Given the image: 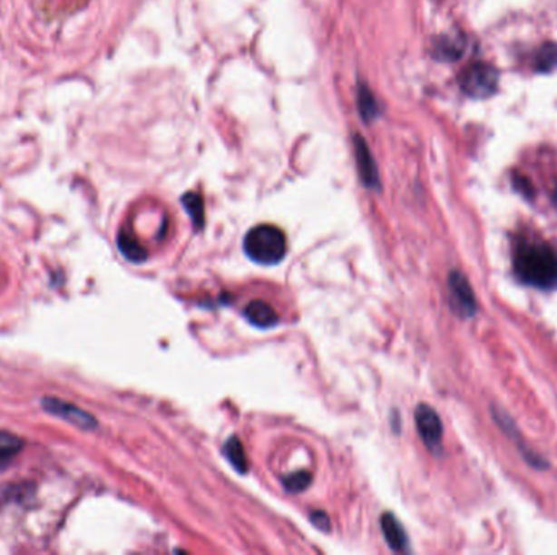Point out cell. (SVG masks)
I'll return each mask as SVG.
<instances>
[{
  "label": "cell",
  "mask_w": 557,
  "mask_h": 555,
  "mask_svg": "<svg viewBox=\"0 0 557 555\" xmlns=\"http://www.w3.org/2000/svg\"><path fill=\"white\" fill-rule=\"evenodd\" d=\"M382 531L385 540L388 542L393 550H406L407 548V536L403 526L399 523L398 520L391 513H385L382 516Z\"/></svg>",
  "instance_id": "obj_9"
},
{
  "label": "cell",
  "mask_w": 557,
  "mask_h": 555,
  "mask_svg": "<svg viewBox=\"0 0 557 555\" xmlns=\"http://www.w3.org/2000/svg\"><path fill=\"white\" fill-rule=\"evenodd\" d=\"M358 108L362 116L366 121L374 120L375 116L378 114V106L375 103L374 95L372 92H368L366 88H360V93H358Z\"/></svg>",
  "instance_id": "obj_17"
},
{
  "label": "cell",
  "mask_w": 557,
  "mask_h": 555,
  "mask_svg": "<svg viewBox=\"0 0 557 555\" xmlns=\"http://www.w3.org/2000/svg\"><path fill=\"white\" fill-rule=\"evenodd\" d=\"M556 206H557V190H556Z\"/></svg>",
  "instance_id": "obj_19"
},
{
  "label": "cell",
  "mask_w": 557,
  "mask_h": 555,
  "mask_svg": "<svg viewBox=\"0 0 557 555\" xmlns=\"http://www.w3.org/2000/svg\"><path fill=\"white\" fill-rule=\"evenodd\" d=\"M557 65V46L552 43L542 44L534 57L536 71L551 72Z\"/></svg>",
  "instance_id": "obj_13"
},
{
  "label": "cell",
  "mask_w": 557,
  "mask_h": 555,
  "mask_svg": "<svg viewBox=\"0 0 557 555\" xmlns=\"http://www.w3.org/2000/svg\"><path fill=\"white\" fill-rule=\"evenodd\" d=\"M464 41L462 38H445L437 44V56L444 61H454L462 57Z\"/></svg>",
  "instance_id": "obj_15"
},
{
  "label": "cell",
  "mask_w": 557,
  "mask_h": 555,
  "mask_svg": "<svg viewBox=\"0 0 557 555\" xmlns=\"http://www.w3.org/2000/svg\"><path fill=\"white\" fill-rule=\"evenodd\" d=\"M225 456L227 460L230 461L231 466L237 469L241 474H247L248 472V458L247 453H245V446L239 442L237 436H231L230 440L225 443Z\"/></svg>",
  "instance_id": "obj_11"
},
{
  "label": "cell",
  "mask_w": 557,
  "mask_h": 555,
  "mask_svg": "<svg viewBox=\"0 0 557 555\" xmlns=\"http://www.w3.org/2000/svg\"><path fill=\"white\" fill-rule=\"evenodd\" d=\"M513 266L518 278L528 286L550 290L557 286V251L542 241H522Z\"/></svg>",
  "instance_id": "obj_1"
},
{
  "label": "cell",
  "mask_w": 557,
  "mask_h": 555,
  "mask_svg": "<svg viewBox=\"0 0 557 555\" xmlns=\"http://www.w3.org/2000/svg\"><path fill=\"white\" fill-rule=\"evenodd\" d=\"M499 83V73L493 65L484 63H471L460 75V87L466 95L476 100L493 95Z\"/></svg>",
  "instance_id": "obj_3"
},
{
  "label": "cell",
  "mask_w": 557,
  "mask_h": 555,
  "mask_svg": "<svg viewBox=\"0 0 557 555\" xmlns=\"http://www.w3.org/2000/svg\"><path fill=\"white\" fill-rule=\"evenodd\" d=\"M183 206L186 212L191 217L194 227L202 229L204 227V202H202V198L198 194L190 192L183 198Z\"/></svg>",
  "instance_id": "obj_14"
},
{
  "label": "cell",
  "mask_w": 557,
  "mask_h": 555,
  "mask_svg": "<svg viewBox=\"0 0 557 555\" xmlns=\"http://www.w3.org/2000/svg\"><path fill=\"white\" fill-rule=\"evenodd\" d=\"M43 407L49 414L57 415V417H61L64 421L71 422V424H73L75 427H80V429L90 430L96 427V421L90 414L82 411L77 405L59 401L56 397H46L43 401Z\"/></svg>",
  "instance_id": "obj_6"
},
{
  "label": "cell",
  "mask_w": 557,
  "mask_h": 555,
  "mask_svg": "<svg viewBox=\"0 0 557 555\" xmlns=\"http://www.w3.org/2000/svg\"><path fill=\"white\" fill-rule=\"evenodd\" d=\"M415 425L424 443L427 444L430 450H438L442 444L444 427L438 414L430 405L421 404L415 409Z\"/></svg>",
  "instance_id": "obj_5"
},
{
  "label": "cell",
  "mask_w": 557,
  "mask_h": 555,
  "mask_svg": "<svg viewBox=\"0 0 557 555\" xmlns=\"http://www.w3.org/2000/svg\"><path fill=\"white\" fill-rule=\"evenodd\" d=\"M118 243H120L121 253L124 254L129 261L142 262L147 258L145 249L141 247V243L131 233L121 231Z\"/></svg>",
  "instance_id": "obj_12"
},
{
  "label": "cell",
  "mask_w": 557,
  "mask_h": 555,
  "mask_svg": "<svg viewBox=\"0 0 557 555\" xmlns=\"http://www.w3.org/2000/svg\"><path fill=\"white\" fill-rule=\"evenodd\" d=\"M245 317L251 325L261 327V329H269L278 323V313L274 311L269 303L263 302V300L248 303L245 308Z\"/></svg>",
  "instance_id": "obj_8"
},
{
  "label": "cell",
  "mask_w": 557,
  "mask_h": 555,
  "mask_svg": "<svg viewBox=\"0 0 557 555\" xmlns=\"http://www.w3.org/2000/svg\"><path fill=\"white\" fill-rule=\"evenodd\" d=\"M24 442L20 436L14 435L5 430H0V469L7 468L15 460L16 454L22 452Z\"/></svg>",
  "instance_id": "obj_10"
},
{
  "label": "cell",
  "mask_w": 557,
  "mask_h": 555,
  "mask_svg": "<svg viewBox=\"0 0 557 555\" xmlns=\"http://www.w3.org/2000/svg\"><path fill=\"white\" fill-rule=\"evenodd\" d=\"M243 248L249 259L263 266H274L286 258V233L274 225H258L248 231Z\"/></svg>",
  "instance_id": "obj_2"
},
{
  "label": "cell",
  "mask_w": 557,
  "mask_h": 555,
  "mask_svg": "<svg viewBox=\"0 0 557 555\" xmlns=\"http://www.w3.org/2000/svg\"><path fill=\"white\" fill-rule=\"evenodd\" d=\"M448 292H450V305L456 315L462 317H471L476 313L478 309L476 297H474L468 278H464V274H462L460 270L450 272Z\"/></svg>",
  "instance_id": "obj_4"
},
{
  "label": "cell",
  "mask_w": 557,
  "mask_h": 555,
  "mask_svg": "<svg viewBox=\"0 0 557 555\" xmlns=\"http://www.w3.org/2000/svg\"><path fill=\"white\" fill-rule=\"evenodd\" d=\"M311 481H313L311 472H308V471H297V472H292V474L284 477L282 484H284L288 492L298 493L307 491L311 485Z\"/></svg>",
  "instance_id": "obj_16"
},
{
  "label": "cell",
  "mask_w": 557,
  "mask_h": 555,
  "mask_svg": "<svg viewBox=\"0 0 557 555\" xmlns=\"http://www.w3.org/2000/svg\"><path fill=\"white\" fill-rule=\"evenodd\" d=\"M354 151H356L358 175H360L362 183L366 184V188L378 190L380 188V178H378L374 157H372V153L368 151L366 141L362 137H358V135L354 137Z\"/></svg>",
  "instance_id": "obj_7"
},
{
  "label": "cell",
  "mask_w": 557,
  "mask_h": 555,
  "mask_svg": "<svg viewBox=\"0 0 557 555\" xmlns=\"http://www.w3.org/2000/svg\"><path fill=\"white\" fill-rule=\"evenodd\" d=\"M311 523L318 526V530H321V531L329 530V518L323 511H313L311 513Z\"/></svg>",
  "instance_id": "obj_18"
}]
</instances>
